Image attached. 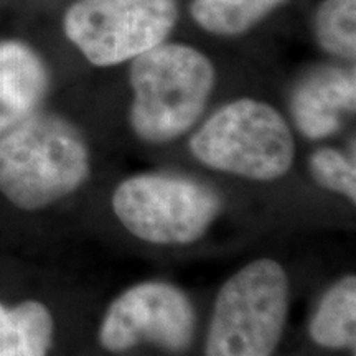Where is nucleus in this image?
<instances>
[{"label": "nucleus", "instance_id": "f257e3e1", "mask_svg": "<svg viewBox=\"0 0 356 356\" xmlns=\"http://www.w3.org/2000/svg\"><path fill=\"white\" fill-rule=\"evenodd\" d=\"M88 175L86 142L60 115L37 111L0 137V193L19 210L38 211L61 202Z\"/></svg>", "mask_w": 356, "mask_h": 356}, {"label": "nucleus", "instance_id": "f03ea898", "mask_svg": "<svg viewBox=\"0 0 356 356\" xmlns=\"http://www.w3.org/2000/svg\"><path fill=\"white\" fill-rule=\"evenodd\" d=\"M129 78L134 132L150 144H163L197 124L210 101L216 71L197 48L163 42L134 58Z\"/></svg>", "mask_w": 356, "mask_h": 356}, {"label": "nucleus", "instance_id": "7ed1b4c3", "mask_svg": "<svg viewBox=\"0 0 356 356\" xmlns=\"http://www.w3.org/2000/svg\"><path fill=\"white\" fill-rule=\"evenodd\" d=\"M190 150L213 170L273 181L291 170L296 142L274 106L243 97L222 106L203 122L191 137Z\"/></svg>", "mask_w": 356, "mask_h": 356}, {"label": "nucleus", "instance_id": "20e7f679", "mask_svg": "<svg viewBox=\"0 0 356 356\" xmlns=\"http://www.w3.org/2000/svg\"><path fill=\"white\" fill-rule=\"evenodd\" d=\"M287 310L284 267L273 259L249 262L218 292L207 356H270L282 338Z\"/></svg>", "mask_w": 356, "mask_h": 356}, {"label": "nucleus", "instance_id": "39448f33", "mask_svg": "<svg viewBox=\"0 0 356 356\" xmlns=\"http://www.w3.org/2000/svg\"><path fill=\"white\" fill-rule=\"evenodd\" d=\"M210 186L170 173L129 177L113 195V210L129 233L160 246L195 243L220 213Z\"/></svg>", "mask_w": 356, "mask_h": 356}, {"label": "nucleus", "instance_id": "423d86ee", "mask_svg": "<svg viewBox=\"0 0 356 356\" xmlns=\"http://www.w3.org/2000/svg\"><path fill=\"white\" fill-rule=\"evenodd\" d=\"M177 20V0H76L63 30L89 63L115 66L165 42Z\"/></svg>", "mask_w": 356, "mask_h": 356}, {"label": "nucleus", "instance_id": "0eeeda50", "mask_svg": "<svg viewBox=\"0 0 356 356\" xmlns=\"http://www.w3.org/2000/svg\"><path fill=\"white\" fill-rule=\"evenodd\" d=\"M195 330L193 305L177 286L160 280L137 284L115 299L106 312L99 341L109 351H124L139 341L180 351Z\"/></svg>", "mask_w": 356, "mask_h": 356}, {"label": "nucleus", "instance_id": "6e6552de", "mask_svg": "<svg viewBox=\"0 0 356 356\" xmlns=\"http://www.w3.org/2000/svg\"><path fill=\"white\" fill-rule=\"evenodd\" d=\"M355 71L318 68L297 84L291 111L299 131L309 139H325L341 126V115L353 113Z\"/></svg>", "mask_w": 356, "mask_h": 356}, {"label": "nucleus", "instance_id": "1a4fd4ad", "mask_svg": "<svg viewBox=\"0 0 356 356\" xmlns=\"http://www.w3.org/2000/svg\"><path fill=\"white\" fill-rule=\"evenodd\" d=\"M48 86L47 65L30 44L0 42V137L37 113Z\"/></svg>", "mask_w": 356, "mask_h": 356}, {"label": "nucleus", "instance_id": "9d476101", "mask_svg": "<svg viewBox=\"0 0 356 356\" xmlns=\"http://www.w3.org/2000/svg\"><path fill=\"white\" fill-rule=\"evenodd\" d=\"M53 332V315L43 302H0V356H48Z\"/></svg>", "mask_w": 356, "mask_h": 356}, {"label": "nucleus", "instance_id": "9b49d317", "mask_svg": "<svg viewBox=\"0 0 356 356\" xmlns=\"http://www.w3.org/2000/svg\"><path fill=\"white\" fill-rule=\"evenodd\" d=\"M310 337L325 348H350L356 340V279L346 275L323 296L310 322Z\"/></svg>", "mask_w": 356, "mask_h": 356}, {"label": "nucleus", "instance_id": "f8f14e48", "mask_svg": "<svg viewBox=\"0 0 356 356\" xmlns=\"http://www.w3.org/2000/svg\"><path fill=\"white\" fill-rule=\"evenodd\" d=\"M289 0H193L190 15L213 35L233 37L248 32Z\"/></svg>", "mask_w": 356, "mask_h": 356}, {"label": "nucleus", "instance_id": "ddd939ff", "mask_svg": "<svg viewBox=\"0 0 356 356\" xmlns=\"http://www.w3.org/2000/svg\"><path fill=\"white\" fill-rule=\"evenodd\" d=\"M315 37L330 55L355 58L356 0H323L315 12Z\"/></svg>", "mask_w": 356, "mask_h": 356}, {"label": "nucleus", "instance_id": "4468645a", "mask_svg": "<svg viewBox=\"0 0 356 356\" xmlns=\"http://www.w3.org/2000/svg\"><path fill=\"white\" fill-rule=\"evenodd\" d=\"M309 163L312 175L320 185L355 202L356 170L353 160H350L340 150L323 147L312 154Z\"/></svg>", "mask_w": 356, "mask_h": 356}]
</instances>
